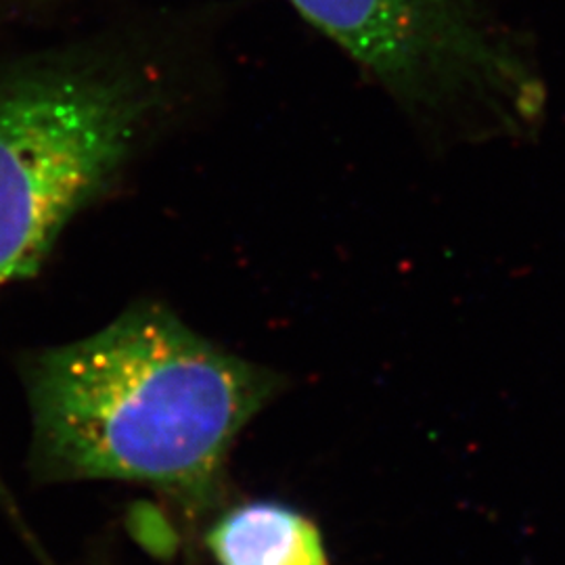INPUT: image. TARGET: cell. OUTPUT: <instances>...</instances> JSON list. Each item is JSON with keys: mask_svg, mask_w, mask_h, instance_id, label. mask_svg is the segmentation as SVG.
Instances as JSON below:
<instances>
[{"mask_svg": "<svg viewBox=\"0 0 565 565\" xmlns=\"http://www.w3.org/2000/svg\"><path fill=\"white\" fill-rule=\"evenodd\" d=\"M32 473L44 482L149 484L212 505L235 438L282 377L205 340L158 303H139L78 342L21 363Z\"/></svg>", "mask_w": 565, "mask_h": 565, "instance_id": "6da1fadb", "label": "cell"}, {"mask_svg": "<svg viewBox=\"0 0 565 565\" xmlns=\"http://www.w3.org/2000/svg\"><path fill=\"white\" fill-rule=\"evenodd\" d=\"M158 86L118 70L46 65L0 84V291L36 275L162 111Z\"/></svg>", "mask_w": 565, "mask_h": 565, "instance_id": "7a4b0ae2", "label": "cell"}, {"mask_svg": "<svg viewBox=\"0 0 565 565\" xmlns=\"http://www.w3.org/2000/svg\"><path fill=\"white\" fill-rule=\"evenodd\" d=\"M425 128L520 139L545 114V84L482 0H289Z\"/></svg>", "mask_w": 565, "mask_h": 565, "instance_id": "3957f363", "label": "cell"}, {"mask_svg": "<svg viewBox=\"0 0 565 565\" xmlns=\"http://www.w3.org/2000/svg\"><path fill=\"white\" fill-rule=\"evenodd\" d=\"M218 565H329L319 527L277 503H247L207 534Z\"/></svg>", "mask_w": 565, "mask_h": 565, "instance_id": "277c9868", "label": "cell"}]
</instances>
